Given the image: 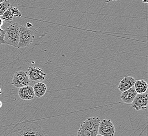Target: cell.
I'll return each instance as SVG.
<instances>
[{"label": "cell", "mask_w": 148, "mask_h": 136, "mask_svg": "<svg viewBox=\"0 0 148 136\" xmlns=\"http://www.w3.org/2000/svg\"><path fill=\"white\" fill-rule=\"evenodd\" d=\"M100 122V120L98 117H91L85 120L81 125L89 131L98 134Z\"/></svg>", "instance_id": "obj_8"}, {"label": "cell", "mask_w": 148, "mask_h": 136, "mask_svg": "<svg viewBox=\"0 0 148 136\" xmlns=\"http://www.w3.org/2000/svg\"><path fill=\"white\" fill-rule=\"evenodd\" d=\"M18 95L21 99L24 101H30L35 97L33 88L31 85H27L20 88L18 91Z\"/></svg>", "instance_id": "obj_10"}, {"label": "cell", "mask_w": 148, "mask_h": 136, "mask_svg": "<svg viewBox=\"0 0 148 136\" xmlns=\"http://www.w3.org/2000/svg\"><path fill=\"white\" fill-rule=\"evenodd\" d=\"M27 73L29 80L35 82H42L47 76L42 69L35 67H29L27 69Z\"/></svg>", "instance_id": "obj_6"}, {"label": "cell", "mask_w": 148, "mask_h": 136, "mask_svg": "<svg viewBox=\"0 0 148 136\" xmlns=\"http://www.w3.org/2000/svg\"><path fill=\"white\" fill-rule=\"evenodd\" d=\"M14 16L21 17L22 16V14L17 8L10 6L4 12L3 15L0 17L3 21H5L8 24H10L13 20Z\"/></svg>", "instance_id": "obj_9"}, {"label": "cell", "mask_w": 148, "mask_h": 136, "mask_svg": "<svg viewBox=\"0 0 148 136\" xmlns=\"http://www.w3.org/2000/svg\"><path fill=\"white\" fill-rule=\"evenodd\" d=\"M2 105H3V104H2V102H1V101H0V108H1V107L2 106Z\"/></svg>", "instance_id": "obj_20"}, {"label": "cell", "mask_w": 148, "mask_h": 136, "mask_svg": "<svg viewBox=\"0 0 148 136\" xmlns=\"http://www.w3.org/2000/svg\"><path fill=\"white\" fill-rule=\"evenodd\" d=\"M2 93V90H1V88H0V94Z\"/></svg>", "instance_id": "obj_22"}, {"label": "cell", "mask_w": 148, "mask_h": 136, "mask_svg": "<svg viewBox=\"0 0 148 136\" xmlns=\"http://www.w3.org/2000/svg\"><path fill=\"white\" fill-rule=\"evenodd\" d=\"M30 82L28 74L25 71H16L12 78V85L17 88H21L29 85Z\"/></svg>", "instance_id": "obj_4"}, {"label": "cell", "mask_w": 148, "mask_h": 136, "mask_svg": "<svg viewBox=\"0 0 148 136\" xmlns=\"http://www.w3.org/2000/svg\"><path fill=\"white\" fill-rule=\"evenodd\" d=\"M10 6L9 1H4L2 3H0V17L3 15L4 12Z\"/></svg>", "instance_id": "obj_16"}, {"label": "cell", "mask_w": 148, "mask_h": 136, "mask_svg": "<svg viewBox=\"0 0 148 136\" xmlns=\"http://www.w3.org/2000/svg\"><path fill=\"white\" fill-rule=\"evenodd\" d=\"M9 136H47V135L37 122H26L15 125Z\"/></svg>", "instance_id": "obj_1"}, {"label": "cell", "mask_w": 148, "mask_h": 136, "mask_svg": "<svg viewBox=\"0 0 148 136\" xmlns=\"http://www.w3.org/2000/svg\"><path fill=\"white\" fill-rule=\"evenodd\" d=\"M34 39V33L24 25H20L18 48L27 47L33 43Z\"/></svg>", "instance_id": "obj_3"}, {"label": "cell", "mask_w": 148, "mask_h": 136, "mask_svg": "<svg viewBox=\"0 0 148 136\" xmlns=\"http://www.w3.org/2000/svg\"><path fill=\"white\" fill-rule=\"evenodd\" d=\"M5 33V29H2L0 27V45H5L4 38Z\"/></svg>", "instance_id": "obj_17"}, {"label": "cell", "mask_w": 148, "mask_h": 136, "mask_svg": "<svg viewBox=\"0 0 148 136\" xmlns=\"http://www.w3.org/2000/svg\"><path fill=\"white\" fill-rule=\"evenodd\" d=\"M20 25L18 23L11 24L6 28L4 40L5 45L12 46L15 48L18 47L19 43Z\"/></svg>", "instance_id": "obj_2"}, {"label": "cell", "mask_w": 148, "mask_h": 136, "mask_svg": "<svg viewBox=\"0 0 148 136\" xmlns=\"http://www.w3.org/2000/svg\"><path fill=\"white\" fill-rule=\"evenodd\" d=\"M33 88L34 92L35 97H36L38 98L44 96L47 91L46 85L43 82L36 83L35 84Z\"/></svg>", "instance_id": "obj_13"}, {"label": "cell", "mask_w": 148, "mask_h": 136, "mask_svg": "<svg viewBox=\"0 0 148 136\" xmlns=\"http://www.w3.org/2000/svg\"><path fill=\"white\" fill-rule=\"evenodd\" d=\"M115 127L110 119H103L100 121L98 134L103 136H114Z\"/></svg>", "instance_id": "obj_5"}, {"label": "cell", "mask_w": 148, "mask_h": 136, "mask_svg": "<svg viewBox=\"0 0 148 136\" xmlns=\"http://www.w3.org/2000/svg\"><path fill=\"white\" fill-rule=\"evenodd\" d=\"M136 79L131 76H125L120 82L118 88L122 93L134 86Z\"/></svg>", "instance_id": "obj_11"}, {"label": "cell", "mask_w": 148, "mask_h": 136, "mask_svg": "<svg viewBox=\"0 0 148 136\" xmlns=\"http://www.w3.org/2000/svg\"><path fill=\"white\" fill-rule=\"evenodd\" d=\"M97 133L89 131L84 127L82 125H80V127L77 131V136H96Z\"/></svg>", "instance_id": "obj_15"}, {"label": "cell", "mask_w": 148, "mask_h": 136, "mask_svg": "<svg viewBox=\"0 0 148 136\" xmlns=\"http://www.w3.org/2000/svg\"><path fill=\"white\" fill-rule=\"evenodd\" d=\"M137 95V93L133 86L127 91L123 92L121 94L120 98L123 103L127 104H130L134 101Z\"/></svg>", "instance_id": "obj_12"}, {"label": "cell", "mask_w": 148, "mask_h": 136, "mask_svg": "<svg viewBox=\"0 0 148 136\" xmlns=\"http://www.w3.org/2000/svg\"><path fill=\"white\" fill-rule=\"evenodd\" d=\"M3 23H4V21H3V20L1 19V18L0 17V27L2 26L3 25Z\"/></svg>", "instance_id": "obj_19"}, {"label": "cell", "mask_w": 148, "mask_h": 136, "mask_svg": "<svg viewBox=\"0 0 148 136\" xmlns=\"http://www.w3.org/2000/svg\"><path fill=\"white\" fill-rule=\"evenodd\" d=\"M4 1V0H0V3H2Z\"/></svg>", "instance_id": "obj_21"}, {"label": "cell", "mask_w": 148, "mask_h": 136, "mask_svg": "<svg viewBox=\"0 0 148 136\" xmlns=\"http://www.w3.org/2000/svg\"><path fill=\"white\" fill-rule=\"evenodd\" d=\"M101 136V135H99V134H97V136Z\"/></svg>", "instance_id": "obj_23"}, {"label": "cell", "mask_w": 148, "mask_h": 136, "mask_svg": "<svg viewBox=\"0 0 148 136\" xmlns=\"http://www.w3.org/2000/svg\"><path fill=\"white\" fill-rule=\"evenodd\" d=\"M27 29L29 28H31L32 27H33V25L31 23L28 22V23H26V26Z\"/></svg>", "instance_id": "obj_18"}, {"label": "cell", "mask_w": 148, "mask_h": 136, "mask_svg": "<svg viewBox=\"0 0 148 136\" xmlns=\"http://www.w3.org/2000/svg\"><path fill=\"white\" fill-rule=\"evenodd\" d=\"M148 83L144 80H136L134 85L135 91L137 94H141L146 93L148 89Z\"/></svg>", "instance_id": "obj_14"}, {"label": "cell", "mask_w": 148, "mask_h": 136, "mask_svg": "<svg viewBox=\"0 0 148 136\" xmlns=\"http://www.w3.org/2000/svg\"><path fill=\"white\" fill-rule=\"evenodd\" d=\"M131 106L137 111L144 110L147 108L148 104V94H137L134 101L131 103Z\"/></svg>", "instance_id": "obj_7"}]
</instances>
